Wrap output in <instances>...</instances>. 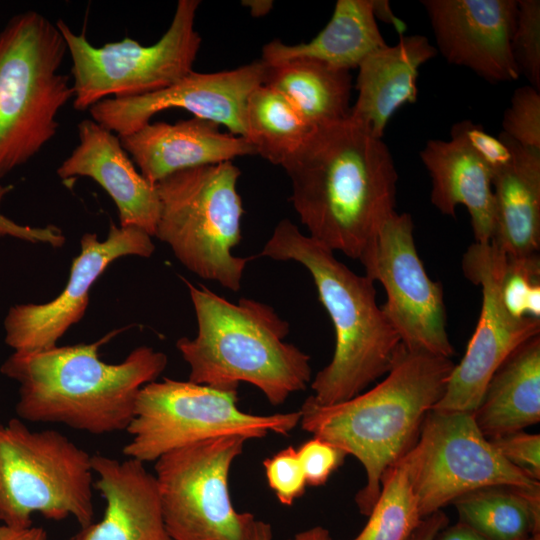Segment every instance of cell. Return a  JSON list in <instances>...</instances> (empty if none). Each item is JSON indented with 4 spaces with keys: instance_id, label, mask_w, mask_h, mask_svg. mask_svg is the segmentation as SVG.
<instances>
[{
    "instance_id": "8",
    "label": "cell",
    "mask_w": 540,
    "mask_h": 540,
    "mask_svg": "<svg viewBox=\"0 0 540 540\" xmlns=\"http://www.w3.org/2000/svg\"><path fill=\"white\" fill-rule=\"evenodd\" d=\"M91 455L56 430L0 421V522L32 526V514L80 527L94 522Z\"/></svg>"
},
{
    "instance_id": "4",
    "label": "cell",
    "mask_w": 540,
    "mask_h": 540,
    "mask_svg": "<svg viewBox=\"0 0 540 540\" xmlns=\"http://www.w3.org/2000/svg\"><path fill=\"white\" fill-rule=\"evenodd\" d=\"M260 255L303 265L332 321V360L311 383L316 403L331 405L351 399L388 373L401 341L377 304L370 278L350 270L333 251L302 234L288 219L277 224Z\"/></svg>"
},
{
    "instance_id": "18",
    "label": "cell",
    "mask_w": 540,
    "mask_h": 540,
    "mask_svg": "<svg viewBox=\"0 0 540 540\" xmlns=\"http://www.w3.org/2000/svg\"><path fill=\"white\" fill-rule=\"evenodd\" d=\"M77 130L79 143L57 168V175L91 178L114 201L120 226H136L154 237L160 214L156 186L136 170L115 133L92 119L80 121Z\"/></svg>"
},
{
    "instance_id": "31",
    "label": "cell",
    "mask_w": 540,
    "mask_h": 540,
    "mask_svg": "<svg viewBox=\"0 0 540 540\" xmlns=\"http://www.w3.org/2000/svg\"><path fill=\"white\" fill-rule=\"evenodd\" d=\"M511 50L520 75L540 89V1L517 0Z\"/></svg>"
},
{
    "instance_id": "40",
    "label": "cell",
    "mask_w": 540,
    "mask_h": 540,
    "mask_svg": "<svg viewBox=\"0 0 540 540\" xmlns=\"http://www.w3.org/2000/svg\"><path fill=\"white\" fill-rule=\"evenodd\" d=\"M0 540H48L42 527L16 529L0 523Z\"/></svg>"
},
{
    "instance_id": "13",
    "label": "cell",
    "mask_w": 540,
    "mask_h": 540,
    "mask_svg": "<svg viewBox=\"0 0 540 540\" xmlns=\"http://www.w3.org/2000/svg\"><path fill=\"white\" fill-rule=\"evenodd\" d=\"M408 213L390 215L360 262L366 276L379 282L387 300L381 309L411 351L451 358L441 283L428 276L413 236Z\"/></svg>"
},
{
    "instance_id": "12",
    "label": "cell",
    "mask_w": 540,
    "mask_h": 540,
    "mask_svg": "<svg viewBox=\"0 0 540 540\" xmlns=\"http://www.w3.org/2000/svg\"><path fill=\"white\" fill-rule=\"evenodd\" d=\"M402 460L422 518L486 487L540 489L482 434L473 413L431 410Z\"/></svg>"
},
{
    "instance_id": "25",
    "label": "cell",
    "mask_w": 540,
    "mask_h": 540,
    "mask_svg": "<svg viewBox=\"0 0 540 540\" xmlns=\"http://www.w3.org/2000/svg\"><path fill=\"white\" fill-rule=\"evenodd\" d=\"M473 416L488 439L539 423L540 334L521 344L497 368Z\"/></svg>"
},
{
    "instance_id": "5",
    "label": "cell",
    "mask_w": 540,
    "mask_h": 540,
    "mask_svg": "<svg viewBox=\"0 0 540 540\" xmlns=\"http://www.w3.org/2000/svg\"><path fill=\"white\" fill-rule=\"evenodd\" d=\"M197 320V335L176 347L190 367L189 381L221 390L245 382L272 405L305 390L310 357L285 342L289 324L269 305L241 298L230 302L209 288L186 281Z\"/></svg>"
},
{
    "instance_id": "33",
    "label": "cell",
    "mask_w": 540,
    "mask_h": 540,
    "mask_svg": "<svg viewBox=\"0 0 540 540\" xmlns=\"http://www.w3.org/2000/svg\"><path fill=\"white\" fill-rule=\"evenodd\" d=\"M266 480L278 501L291 506L305 493L307 482L297 449L288 446L263 461Z\"/></svg>"
},
{
    "instance_id": "15",
    "label": "cell",
    "mask_w": 540,
    "mask_h": 540,
    "mask_svg": "<svg viewBox=\"0 0 540 540\" xmlns=\"http://www.w3.org/2000/svg\"><path fill=\"white\" fill-rule=\"evenodd\" d=\"M266 66L255 60L241 67L214 73L190 72L174 84L142 96L107 98L89 109L92 120L118 137L134 133L157 113L184 109L194 117L225 126L245 138L248 96L263 84Z\"/></svg>"
},
{
    "instance_id": "11",
    "label": "cell",
    "mask_w": 540,
    "mask_h": 540,
    "mask_svg": "<svg viewBox=\"0 0 540 540\" xmlns=\"http://www.w3.org/2000/svg\"><path fill=\"white\" fill-rule=\"evenodd\" d=\"M246 441L237 435L212 438L155 461L163 519L173 540H250L255 516L234 508L228 485Z\"/></svg>"
},
{
    "instance_id": "6",
    "label": "cell",
    "mask_w": 540,
    "mask_h": 540,
    "mask_svg": "<svg viewBox=\"0 0 540 540\" xmlns=\"http://www.w3.org/2000/svg\"><path fill=\"white\" fill-rule=\"evenodd\" d=\"M67 53L56 24L34 10L0 31V179L56 135L57 117L73 99L71 77L60 72Z\"/></svg>"
},
{
    "instance_id": "7",
    "label": "cell",
    "mask_w": 540,
    "mask_h": 540,
    "mask_svg": "<svg viewBox=\"0 0 540 540\" xmlns=\"http://www.w3.org/2000/svg\"><path fill=\"white\" fill-rule=\"evenodd\" d=\"M232 161L178 171L155 184L160 214L154 237L199 277L239 291L250 258L233 255L244 213Z\"/></svg>"
},
{
    "instance_id": "39",
    "label": "cell",
    "mask_w": 540,
    "mask_h": 540,
    "mask_svg": "<svg viewBox=\"0 0 540 540\" xmlns=\"http://www.w3.org/2000/svg\"><path fill=\"white\" fill-rule=\"evenodd\" d=\"M434 540H488L468 525L458 521L446 526L435 536Z\"/></svg>"
},
{
    "instance_id": "24",
    "label": "cell",
    "mask_w": 540,
    "mask_h": 540,
    "mask_svg": "<svg viewBox=\"0 0 540 540\" xmlns=\"http://www.w3.org/2000/svg\"><path fill=\"white\" fill-rule=\"evenodd\" d=\"M386 45L373 13L372 0H338L329 22L312 40L293 45L273 40L263 46L261 60L273 65L310 59L350 71Z\"/></svg>"
},
{
    "instance_id": "27",
    "label": "cell",
    "mask_w": 540,
    "mask_h": 540,
    "mask_svg": "<svg viewBox=\"0 0 540 540\" xmlns=\"http://www.w3.org/2000/svg\"><path fill=\"white\" fill-rule=\"evenodd\" d=\"M459 521L488 540H528L540 536V489L491 486L452 503Z\"/></svg>"
},
{
    "instance_id": "36",
    "label": "cell",
    "mask_w": 540,
    "mask_h": 540,
    "mask_svg": "<svg viewBox=\"0 0 540 540\" xmlns=\"http://www.w3.org/2000/svg\"><path fill=\"white\" fill-rule=\"evenodd\" d=\"M492 445L513 466L540 481V435L523 430L489 438Z\"/></svg>"
},
{
    "instance_id": "30",
    "label": "cell",
    "mask_w": 540,
    "mask_h": 540,
    "mask_svg": "<svg viewBox=\"0 0 540 540\" xmlns=\"http://www.w3.org/2000/svg\"><path fill=\"white\" fill-rule=\"evenodd\" d=\"M501 297L512 316L540 319L539 254L518 259L507 257Z\"/></svg>"
},
{
    "instance_id": "34",
    "label": "cell",
    "mask_w": 540,
    "mask_h": 540,
    "mask_svg": "<svg viewBox=\"0 0 540 540\" xmlns=\"http://www.w3.org/2000/svg\"><path fill=\"white\" fill-rule=\"evenodd\" d=\"M450 134L464 141L492 170L493 175L512 160V153L506 143L500 137L496 138L486 132L480 124L463 120L452 126Z\"/></svg>"
},
{
    "instance_id": "23",
    "label": "cell",
    "mask_w": 540,
    "mask_h": 540,
    "mask_svg": "<svg viewBox=\"0 0 540 540\" xmlns=\"http://www.w3.org/2000/svg\"><path fill=\"white\" fill-rule=\"evenodd\" d=\"M499 137L512 153L511 162L493 175L494 221L491 243L509 258L539 254L540 151Z\"/></svg>"
},
{
    "instance_id": "2",
    "label": "cell",
    "mask_w": 540,
    "mask_h": 540,
    "mask_svg": "<svg viewBox=\"0 0 540 540\" xmlns=\"http://www.w3.org/2000/svg\"><path fill=\"white\" fill-rule=\"evenodd\" d=\"M454 365L450 358L401 344L386 377L372 389L331 405H320L311 395L303 402L301 428L363 465L366 483L355 496L361 514L368 516L374 507L383 474L415 445Z\"/></svg>"
},
{
    "instance_id": "38",
    "label": "cell",
    "mask_w": 540,
    "mask_h": 540,
    "mask_svg": "<svg viewBox=\"0 0 540 540\" xmlns=\"http://www.w3.org/2000/svg\"><path fill=\"white\" fill-rule=\"evenodd\" d=\"M448 524L447 515L442 510L436 511L424 517L407 540H434L438 532Z\"/></svg>"
},
{
    "instance_id": "3",
    "label": "cell",
    "mask_w": 540,
    "mask_h": 540,
    "mask_svg": "<svg viewBox=\"0 0 540 540\" xmlns=\"http://www.w3.org/2000/svg\"><path fill=\"white\" fill-rule=\"evenodd\" d=\"M122 330L89 344L9 356L0 370L19 384L17 415L95 435L126 430L140 389L159 377L168 359L140 346L121 363H105L99 349Z\"/></svg>"
},
{
    "instance_id": "1",
    "label": "cell",
    "mask_w": 540,
    "mask_h": 540,
    "mask_svg": "<svg viewBox=\"0 0 540 540\" xmlns=\"http://www.w3.org/2000/svg\"><path fill=\"white\" fill-rule=\"evenodd\" d=\"M282 167L309 236L360 261L395 212L398 175L382 138L348 116L315 128Z\"/></svg>"
},
{
    "instance_id": "16",
    "label": "cell",
    "mask_w": 540,
    "mask_h": 540,
    "mask_svg": "<svg viewBox=\"0 0 540 540\" xmlns=\"http://www.w3.org/2000/svg\"><path fill=\"white\" fill-rule=\"evenodd\" d=\"M80 245L69 280L55 299L9 309L4 319L5 343L14 352L25 354L55 347L58 339L84 316L90 289L112 262L128 255L150 257L155 250L152 236L143 229L118 227L112 222L105 240L99 241L95 233H85Z\"/></svg>"
},
{
    "instance_id": "43",
    "label": "cell",
    "mask_w": 540,
    "mask_h": 540,
    "mask_svg": "<svg viewBox=\"0 0 540 540\" xmlns=\"http://www.w3.org/2000/svg\"><path fill=\"white\" fill-rule=\"evenodd\" d=\"M242 3L249 8L251 15L254 17L268 14L273 7V1L271 0H245Z\"/></svg>"
},
{
    "instance_id": "17",
    "label": "cell",
    "mask_w": 540,
    "mask_h": 540,
    "mask_svg": "<svg viewBox=\"0 0 540 540\" xmlns=\"http://www.w3.org/2000/svg\"><path fill=\"white\" fill-rule=\"evenodd\" d=\"M436 44L447 62L490 82L520 72L511 50L517 0H423Z\"/></svg>"
},
{
    "instance_id": "28",
    "label": "cell",
    "mask_w": 540,
    "mask_h": 540,
    "mask_svg": "<svg viewBox=\"0 0 540 540\" xmlns=\"http://www.w3.org/2000/svg\"><path fill=\"white\" fill-rule=\"evenodd\" d=\"M313 128L278 91L261 84L245 107V139L256 155L283 166L305 144Z\"/></svg>"
},
{
    "instance_id": "29",
    "label": "cell",
    "mask_w": 540,
    "mask_h": 540,
    "mask_svg": "<svg viewBox=\"0 0 540 540\" xmlns=\"http://www.w3.org/2000/svg\"><path fill=\"white\" fill-rule=\"evenodd\" d=\"M362 531L351 540H407L422 521L402 458L382 476L379 497Z\"/></svg>"
},
{
    "instance_id": "26",
    "label": "cell",
    "mask_w": 540,
    "mask_h": 540,
    "mask_svg": "<svg viewBox=\"0 0 540 540\" xmlns=\"http://www.w3.org/2000/svg\"><path fill=\"white\" fill-rule=\"evenodd\" d=\"M265 66L263 84L281 93L313 128L334 124L349 116L350 71L310 59Z\"/></svg>"
},
{
    "instance_id": "14",
    "label": "cell",
    "mask_w": 540,
    "mask_h": 540,
    "mask_svg": "<svg viewBox=\"0 0 540 540\" xmlns=\"http://www.w3.org/2000/svg\"><path fill=\"white\" fill-rule=\"evenodd\" d=\"M506 267L507 256L491 242H475L464 253L463 273L481 287V311L466 352L432 410L474 413L497 368L521 344L540 334V319L516 318L505 308L501 285Z\"/></svg>"
},
{
    "instance_id": "10",
    "label": "cell",
    "mask_w": 540,
    "mask_h": 540,
    "mask_svg": "<svg viewBox=\"0 0 540 540\" xmlns=\"http://www.w3.org/2000/svg\"><path fill=\"white\" fill-rule=\"evenodd\" d=\"M198 0H179L167 31L144 46L125 37L101 47L76 34L64 20L56 26L72 60L73 107L89 110L107 98H130L164 89L192 72L201 45L195 30Z\"/></svg>"
},
{
    "instance_id": "20",
    "label": "cell",
    "mask_w": 540,
    "mask_h": 540,
    "mask_svg": "<svg viewBox=\"0 0 540 540\" xmlns=\"http://www.w3.org/2000/svg\"><path fill=\"white\" fill-rule=\"evenodd\" d=\"M95 487L105 500L103 518L71 540H173L162 514L155 475L143 462L91 455Z\"/></svg>"
},
{
    "instance_id": "32",
    "label": "cell",
    "mask_w": 540,
    "mask_h": 540,
    "mask_svg": "<svg viewBox=\"0 0 540 540\" xmlns=\"http://www.w3.org/2000/svg\"><path fill=\"white\" fill-rule=\"evenodd\" d=\"M539 92L531 85L517 88L502 120V133L520 146L538 151H540Z\"/></svg>"
},
{
    "instance_id": "19",
    "label": "cell",
    "mask_w": 540,
    "mask_h": 540,
    "mask_svg": "<svg viewBox=\"0 0 540 540\" xmlns=\"http://www.w3.org/2000/svg\"><path fill=\"white\" fill-rule=\"evenodd\" d=\"M119 138L142 176L153 185L178 171L256 155L244 137L222 132L218 124L197 117L175 123L150 122Z\"/></svg>"
},
{
    "instance_id": "35",
    "label": "cell",
    "mask_w": 540,
    "mask_h": 540,
    "mask_svg": "<svg viewBox=\"0 0 540 540\" xmlns=\"http://www.w3.org/2000/svg\"><path fill=\"white\" fill-rule=\"evenodd\" d=\"M307 485H324L345 460L347 454L332 443L318 437L304 442L297 449Z\"/></svg>"
},
{
    "instance_id": "9",
    "label": "cell",
    "mask_w": 540,
    "mask_h": 540,
    "mask_svg": "<svg viewBox=\"0 0 540 540\" xmlns=\"http://www.w3.org/2000/svg\"><path fill=\"white\" fill-rule=\"evenodd\" d=\"M237 390H221L191 381L164 378L144 385L126 431L123 453L143 463L172 450L222 436L264 438L287 435L300 422V412L256 415L238 406Z\"/></svg>"
},
{
    "instance_id": "22",
    "label": "cell",
    "mask_w": 540,
    "mask_h": 540,
    "mask_svg": "<svg viewBox=\"0 0 540 540\" xmlns=\"http://www.w3.org/2000/svg\"><path fill=\"white\" fill-rule=\"evenodd\" d=\"M420 158L431 178L430 200L444 215L467 208L475 242L489 243L493 233L492 170L459 138L429 140Z\"/></svg>"
},
{
    "instance_id": "44",
    "label": "cell",
    "mask_w": 540,
    "mask_h": 540,
    "mask_svg": "<svg viewBox=\"0 0 540 540\" xmlns=\"http://www.w3.org/2000/svg\"><path fill=\"white\" fill-rule=\"evenodd\" d=\"M272 527L262 520H255L250 540H272Z\"/></svg>"
},
{
    "instance_id": "42",
    "label": "cell",
    "mask_w": 540,
    "mask_h": 540,
    "mask_svg": "<svg viewBox=\"0 0 540 540\" xmlns=\"http://www.w3.org/2000/svg\"><path fill=\"white\" fill-rule=\"evenodd\" d=\"M288 540H332L328 529L322 526H314L294 535Z\"/></svg>"
},
{
    "instance_id": "41",
    "label": "cell",
    "mask_w": 540,
    "mask_h": 540,
    "mask_svg": "<svg viewBox=\"0 0 540 540\" xmlns=\"http://www.w3.org/2000/svg\"><path fill=\"white\" fill-rule=\"evenodd\" d=\"M372 8L376 20H381L393 26L400 36L404 35L407 26L393 13L388 0H372Z\"/></svg>"
},
{
    "instance_id": "37",
    "label": "cell",
    "mask_w": 540,
    "mask_h": 540,
    "mask_svg": "<svg viewBox=\"0 0 540 540\" xmlns=\"http://www.w3.org/2000/svg\"><path fill=\"white\" fill-rule=\"evenodd\" d=\"M12 186L0 185V205L4 197L10 192ZM9 236L30 243H44L53 247H61L65 243V236L61 229L54 225L45 227H30L16 223L0 212V238Z\"/></svg>"
},
{
    "instance_id": "21",
    "label": "cell",
    "mask_w": 540,
    "mask_h": 540,
    "mask_svg": "<svg viewBox=\"0 0 540 540\" xmlns=\"http://www.w3.org/2000/svg\"><path fill=\"white\" fill-rule=\"evenodd\" d=\"M437 49L423 35L401 36L369 54L358 66L357 98L349 117L377 138L395 112L406 103H415L420 67L434 58Z\"/></svg>"
},
{
    "instance_id": "45",
    "label": "cell",
    "mask_w": 540,
    "mask_h": 540,
    "mask_svg": "<svg viewBox=\"0 0 540 540\" xmlns=\"http://www.w3.org/2000/svg\"><path fill=\"white\" fill-rule=\"evenodd\" d=\"M528 540H540V536H533V537H531V538L528 539Z\"/></svg>"
}]
</instances>
